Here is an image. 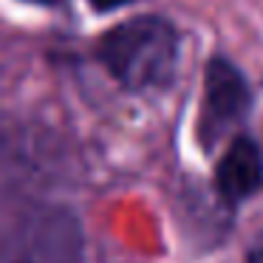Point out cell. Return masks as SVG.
Instances as JSON below:
<instances>
[{
    "label": "cell",
    "mask_w": 263,
    "mask_h": 263,
    "mask_svg": "<svg viewBox=\"0 0 263 263\" xmlns=\"http://www.w3.org/2000/svg\"><path fill=\"white\" fill-rule=\"evenodd\" d=\"M99 60L127 91H153L173 80L178 37L159 17H133L99 40Z\"/></svg>",
    "instance_id": "cell-1"
},
{
    "label": "cell",
    "mask_w": 263,
    "mask_h": 263,
    "mask_svg": "<svg viewBox=\"0 0 263 263\" xmlns=\"http://www.w3.org/2000/svg\"><path fill=\"white\" fill-rule=\"evenodd\" d=\"M82 229L65 206H37L0 238V263H80Z\"/></svg>",
    "instance_id": "cell-2"
},
{
    "label": "cell",
    "mask_w": 263,
    "mask_h": 263,
    "mask_svg": "<svg viewBox=\"0 0 263 263\" xmlns=\"http://www.w3.org/2000/svg\"><path fill=\"white\" fill-rule=\"evenodd\" d=\"M249 108V88L240 71L227 60H212L204 80V116L201 127L210 142H215L227 127L238 125Z\"/></svg>",
    "instance_id": "cell-3"
},
{
    "label": "cell",
    "mask_w": 263,
    "mask_h": 263,
    "mask_svg": "<svg viewBox=\"0 0 263 263\" xmlns=\"http://www.w3.org/2000/svg\"><path fill=\"white\" fill-rule=\"evenodd\" d=\"M215 187L229 204L255 195L263 187V156L255 142L235 139L215 170Z\"/></svg>",
    "instance_id": "cell-4"
},
{
    "label": "cell",
    "mask_w": 263,
    "mask_h": 263,
    "mask_svg": "<svg viewBox=\"0 0 263 263\" xmlns=\"http://www.w3.org/2000/svg\"><path fill=\"white\" fill-rule=\"evenodd\" d=\"M246 263H263V235H257L255 243L246 252Z\"/></svg>",
    "instance_id": "cell-5"
},
{
    "label": "cell",
    "mask_w": 263,
    "mask_h": 263,
    "mask_svg": "<svg viewBox=\"0 0 263 263\" xmlns=\"http://www.w3.org/2000/svg\"><path fill=\"white\" fill-rule=\"evenodd\" d=\"M93 9H99V12H110V9H119L125 6V3H133V0H88Z\"/></svg>",
    "instance_id": "cell-6"
},
{
    "label": "cell",
    "mask_w": 263,
    "mask_h": 263,
    "mask_svg": "<svg viewBox=\"0 0 263 263\" xmlns=\"http://www.w3.org/2000/svg\"><path fill=\"white\" fill-rule=\"evenodd\" d=\"M34 3H54V0H34Z\"/></svg>",
    "instance_id": "cell-7"
}]
</instances>
